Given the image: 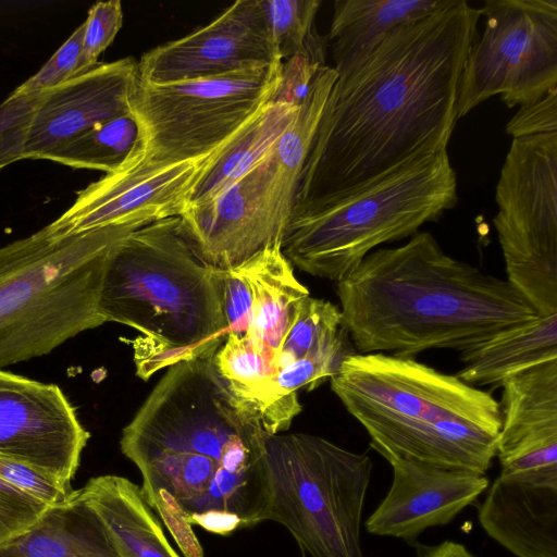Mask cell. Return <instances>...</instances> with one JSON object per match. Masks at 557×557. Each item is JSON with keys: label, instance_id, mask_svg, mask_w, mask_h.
Masks as SVG:
<instances>
[{"label": "cell", "instance_id": "obj_1", "mask_svg": "<svg viewBox=\"0 0 557 557\" xmlns=\"http://www.w3.org/2000/svg\"><path fill=\"white\" fill-rule=\"evenodd\" d=\"M480 17L481 9L466 0H448L396 27L359 67L336 79L299 175L289 224L447 149Z\"/></svg>", "mask_w": 557, "mask_h": 557}, {"label": "cell", "instance_id": "obj_2", "mask_svg": "<svg viewBox=\"0 0 557 557\" xmlns=\"http://www.w3.org/2000/svg\"><path fill=\"white\" fill-rule=\"evenodd\" d=\"M215 352L168 368L120 441L185 557H203L193 527L228 535L265 521L270 505L269 434L216 371Z\"/></svg>", "mask_w": 557, "mask_h": 557}, {"label": "cell", "instance_id": "obj_3", "mask_svg": "<svg viewBox=\"0 0 557 557\" xmlns=\"http://www.w3.org/2000/svg\"><path fill=\"white\" fill-rule=\"evenodd\" d=\"M337 296L342 327L359 354L403 358L470 351L540 315L507 280L447 255L429 232L367 255L337 281Z\"/></svg>", "mask_w": 557, "mask_h": 557}, {"label": "cell", "instance_id": "obj_4", "mask_svg": "<svg viewBox=\"0 0 557 557\" xmlns=\"http://www.w3.org/2000/svg\"><path fill=\"white\" fill-rule=\"evenodd\" d=\"M330 383L386 460L485 474L496 457L498 401L456 375L413 358L351 352Z\"/></svg>", "mask_w": 557, "mask_h": 557}, {"label": "cell", "instance_id": "obj_5", "mask_svg": "<svg viewBox=\"0 0 557 557\" xmlns=\"http://www.w3.org/2000/svg\"><path fill=\"white\" fill-rule=\"evenodd\" d=\"M223 270L210 264L180 216L143 225L110 249L99 297L106 322L137 330L136 374L215 352L227 335Z\"/></svg>", "mask_w": 557, "mask_h": 557}, {"label": "cell", "instance_id": "obj_6", "mask_svg": "<svg viewBox=\"0 0 557 557\" xmlns=\"http://www.w3.org/2000/svg\"><path fill=\"white\" fill-rule=\"evenodd\" d=\"M140 226L51 236L0 248V369L51 352L104 323L99 297L111 247Z\"/></svg>", "mask_w": 557, "mask_h": 557}, {"label": "cell", "instance_id": "obj_7", "mask_svg": "<svg viewBox=\"0 0 557 557\" xmlns=\"http://www.w3.org/2000/svg\"><path fill=\"white\" fill-rule=\"evenodd\" d=\"M457 202V175L443 149L293 222L282 251L300 270L337 282L377 246L413 236Z\"/></svg>", "mask_w": 557, "mask_h": 557}, {"label": "cell", "instance_id": "obj_8", "mask_svg": "<svg viewBox=\"0 0 557 557\" xmlns=\"http://www.w3.org/2000/svg\"><path fill=\"white\" fill-rule=\"evenodd\" d=\"M267 520L312 557H362L360 525L372 461L320 436L268 435Z\"/></svg>", "mask_w": 557, "mask_h": 557}, {"label": "cell", "instance_id": "obj_9", "mask_svg": "<svg viewBox=\"0 0 557 557\" xmlns=\"http://www.w3.org/2000/svg\"><path fill=\"white\" fill-rule=\"evenodd\" d=\"M282 62L166 85L139 82L132 113L140 128L133 157L144 164L194 161L227 144L268 102Z\"/></svg>", "mask_w": 557, "mask_h": 557}, {"label": "cell", "instance_id": "obj_10", "mask_svg": "<svg viewBox=\"0 0 557 557\" xmlns=\"http://www.w3.org/2000/svg\"><path fill=\"white\" fill-rule=\"evenodd\" d=\"M495 200L507 282L537 314L557 313V132L512 138Z\"/></svg>", "mask_w": 557, "mask_h": 557}, {"label": "cell", "instance_id": "obj_11", "mask_svg": "<svg viewBox=\"0 0 557 557\" xmlns=\"http://www.w3.org/2000/svg\"><path fill=\"white\" fill-rule=\"evenodd\" d=\"M460 76L457 119L499 96L528 106L557 89V0H485Z\"/></svg>", "mask_w": 557, "mask_h": 557}, {"label": "cell", "instance_id": "obj_12", "mask_svg": "<svg viewBox=\"0 0 557 557\" xmlns=\"http://www.w3.org/2000/svg\"><path fill=\"white\" fill-rule=\"evenodd\" d=\"M296 189L271 149L248 173L211 200L187 207L180 218L201 256L227 270L282 245Z\"/></svg>", "mask_w": 557, "mask_h": 557}, {"label": "cell", "instance_id": "obj_13", "mask_svg": "<svg viewBox=\"0 0 557 557\" xmlns=\"http://www.w3.org/2000/svg\"><path fill=\"white\" fill-rule=\"evenodd\" d=\"M224 146L200 159L174 164H144L132 156L119 170L82 189L73 205L44 230L64 236L180 216L191 189Z\"/></svg>", "mask_w": 557, "mask_h": 557}, {"label": "cell", "instance_id": "obj_14", "mask_svg": "<svg viewBox=\"0 0 557 557\" xmlns=\"http://www.w3.org/2000/svg\"><path fill=\"white\" fill-rule=\"evenodd\" d=\"M281 62L264 0H238L208 25L144 53L139 82L166 85Z\"/></svg>", "mask_w": 557, "mask_h": 557}, {"label": "cell", "instance_id": "obj_15", "mask_svg": "<svg viewBox=\"0 0 557 557\" xmlns=\"http://www.w3.org/2000/svg\"><path fill=\"white\" fill-rule=\"evenodd\" d=\"M90 437L55 384L0 369V454L71 484Z\"/></svg>", "mask_w": 557, "mask_h": 557}, {"label": "cell", "instance_id": "obj_16", "mask_svg": "<svg viewBox=\"0 0 557 557\" xmlns=\"http://www.w3.org/2000/svg\"><path fill=\"white\" fill-rule=\"evenodd\" d=\"M139 83L133 58L98 63L41 94L24 146V159H45L90 128L132 113Z\"/></svg>", "mask_w": 557, "mask_h": 557}, {"label": "cell", "instance_id": "obj_17", "mask_svg": "<svg viewBox=\"0 0 557 557\" xmlns=\"http://www.w3.org/2000/svg\"><path fill=\"white\" fill-rule=\"evenodd\" d=\"M502 387L500 474L557 483V359L508 379Z\"/></svg>", "mask_w": 557, "mask_h": 557}, {"label": "cell", "instance_id": "obj_18", "mask_svg": "<svg viewBox=\"0 0 557 557\" xmlns=\"http://www.w3.org/2000/svg\"><path fill=\"white\" fill-rule=\"evenodd\" d=\"M393 482L366 521L369 533L413 540L424 530L450 522L488 486L485 474L430 466L401 458L387 460Z\"/></svg>", "mask_w": 557, "mask_h": 557}, {"label": "cell", "instance_id": "obj_19", "mask_svg": "<svg viewBox=\"0 0 557 557\" xmlns=\"http://www.w3.org/2000/svg\"><path fill=\"white\" fill-rule=\"evenodd\" d=\"M479 521L517 557H557V483L499 474L480 506Z\"/></svg>", "mask_w": 557, "mask_h": 557}, {"label": "cell", "instance_id": "obj_20", "mask_svg": "<svg viewBox=\"0 0 557 557\" xmlns=\"http://www.w3.org/2000/svg\"><path fill=\"white\" fill-rule=\"evenodd\" d=\"M239 268L252 292L251 322L246 336L271 372L296 308L310 294L296 278L281 244L264 248Z\"/></svg>", "mask_w": 557, "mask_h": 557}, {"label": "cell", "instance_id": "obj_21", "mask_svg": "<svg viewBox=\"0 0 557 557\" xmlns=\"http://www.w3.org/2000/svg\"><path fill=\"white\" fill-rule=\"evenodd\" d=\"M448 0H336L326 42L338 77L354 72L399 25L443 8Z\"/></svg>", "mask_w": 557, "mask_h": 557}, {"label": "cell", "instance_id": "obj_22", "mask_svg": "<svg viewBox=\"0 0 557 557\" xmlns=\"http://www.w3.org/2000/svg\"><path fill=\"white\" fill-rule=\"evenodd\" d=\"M78 491L103 523L121 557H180L139 486L128 479L99 475Z\"/></svg>", "mask_w": 557, "mask_h": 557}, {"label": "cell", "instance_id": "obj_23", "mask_svg": "<svg viewBox=\"0 0 557 557\" xmlns=\"http://www.w3.org/2000/svg\"><path fill=\"white\" fill-rule=\"evenodd\" d=\"M0 557H121L79 491L50 505L28 530L0 545Z\"/></svg>", "mask_w": 557, "mask_h": 557}, {"label": "cell", "instance_id": "obj_24", "mask_svg": "<svg viewBox=\"0 0 557 557\" xmlns=\"http://www.w3.org/2000/svg\"><path fill=\"white\" fill-rule=\"evenodd\" d=\"M556 359L557 313L536 315L504 329L479 347L462 352L465 366L456 376L472 386H502L508 379Z\"/></svg>", "mask_w": 557, "mask_h": 557}, {"label": "cell", "instance_id": "obj_25", "mask_svg": "<svg viewBox=\"0 0 557 557\" xmlns=\"http://www.w3.org/2000/svg\"><path fill=\"white\" fill-rule=\"evenodd\" d=\"M298 111V106L268 102L219 151L191 189L187 207L211 200L253 169L290 126Z\"/></svg>", "mask_w": 557, "mask_h": 557}, {"label": "cell", "instance_id": "obj_26", "mask_svg": "<svg viewBox=\"0 0 557 557\" xmlns=\"http://www.w3.org/2000/svg\"><path fill=\"white\" fill-rule=\"evenodd\" d=\"M343 331L341 311L335 305L310 295L304 298L296 308L280 354L272 362L271 380L282 369L305 358L342 361L349 355L344 354Z\"/></svg>", "mask_w": 557, "mask_h": 557}, {"label": "cell", "instance_id": "obj_27", "mask_svg": "<svg viewBox=\"0 0 557 557\" xmlns=\"http://www.w3.org/2000/svg\"><path fill=\"white\" fill-rule=\"evenodd\" d=\"M140 146V128L133 113L99 124L63 144L45 159L76 169L119 170Z\"/></svg>", "mask_w": 557, "mask_h": 557}, {"label": "cell", "instance_id": "obj_28", "mask_svg": "<svg viewBox=\"0 0 557 557\" xmlns=\"http://www.w3.org/2000/svg\"><path fill=\"white\" fill-rule=\"evenodd\" d=\"M320 0H264L275 54L284 62L304 54L325 64L326 38L315 29Z\"/></svg>", "mask_w": 557, "mask_h": 557}, {"label": "cell", "instance_id": "obj_29", "mask_svg": "<svg viewBox=\"0 0 557 557\" xmlns=\"http://www.w3.org/2000/svg\"><path fill=\"white\" fill-rule=\"evenodd\" d=\"M40 97L11 94L0 103V171L24 159L27 132Z\"/></svg>", "mask_w": 557, "mask_h": 557}, {"label": "cell", "instance_id": "obj_30", "mask_svg": "<svg viewBox=\"0 0 557 557\" xmlns=\"http://www.w3.org/2000/svg\"><path fill=\"white\" fill-rule=\"evenodd\" d=\"M84 24L79 25L40 70L12 91L40 95L79 74Z\"/></svg>", "mask_w": 557, "mask_h": 557}, {"label": "cell", "instance_id": "obj_31", "mask_svg": "<svg viewBox=\"0 0 557 557\" xmlns=\"http://www.w3.org/2000/svg\"><path fill=\"white\" fill-rule=\"evenodd\" d=\"M84 24L79 74L97 65L99 55L112 44L123 24L119 0L96 2Z\"/></svg>", "mask_w": 557, "mask_h": 557}, {"label": "cell", "instance_id": "obj_32", "mask_svg": "<svg viewBox=\"0 0 557 557\" xmlns=\"http://www.w3.org/2000/svg\"><path fill=\"white\" fill-rule=\"evenodd\" d=\"M0 479L48 505L64 502L74 491L71 484L26 462L1 454Z\"/></svg>", "mask_w": 557, "mask_h": 557}, {"label": "cell", "instance_id": "obj_33", "mask_svg": "<svg viewBox=\"0 0 557 557\" xmlns=\"http://www.w3.org/2000/svg\"><path fill=\"white\" fill-rule=\"evenodd\" d=\"M49 506L0 479V545L32 528Z\"/></svg>", "mask_w": 557, "mask_h": 557}, {"label": "cell", "instance_id": "obj_34", "mask_svg": "<svg viewBox=\"0 0 557 557\" xmlns=\"http://www.w3.org/2000/svg\"><path fill=\"white\" fill-rule=\"evenodd\" d=\"M222 305L227 332L246 335L251 322L252 292L239 265L223 270Z\"/></svg>", "mask_w": 557, "mask_h": 557}, {"label": "cell", "instance_id": "obj_35", "mask_svg": "<svg viewBox=\"0 0 557 557\" xmlns=\"http://www.w3.org/2000/svg\"><path fill=\"white\" fill-rule=\"evenodd\" d=\"M506 133L512 138L557 132V89L534 103L520 107L507 123Z\"/></svg>", "mask_w": 557, "mask_h": 557}, {"label": "cell", "instance_id": "obj_36", "mask_svg": "<svg viewBox=\"0 0 557 557\" xmlns=\"http://www.w3.org/2000/svg\"><path fill=\"white\" fill-rule=\"evenodd\" d=\"M320 66L322 64L304 54L294 55L282 62L280 83L271 101L299 107Z\"/></svg>", "mask_w": 557, "mask_h": 557}, {"label": "cell", "instance_id": "obj_37", "mask_svg": "<svg viewBox=\"0 0 557 557\" xmlns=\"http://www.w3.org/2000/svg\"><path fill=\"white\" fill-rule=\"evenodd\" d=\"M419 557H474L462 544L445 541L436 546L426 547Z\"/></svg>", "mask_w": 557, "mask_h": 557}]
</instances>
